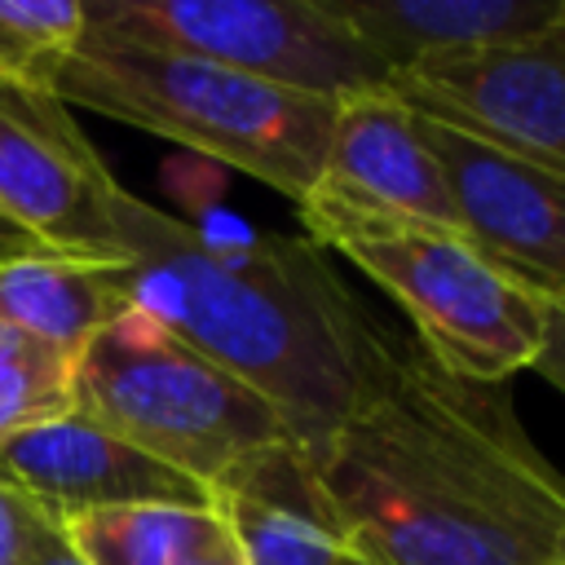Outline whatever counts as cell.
I'll return each mask as SVG.
<instances>
[{
  "label": "cell",
  "mask_w": 565,
  "mask_h": 565,
  "mask_svg": "<svg viewBox=\"0 0 565 565\" xmlns=\"http://www.w3.org/2000/svg\"><path fill=\"white\" fill-rule=\"evenodd\" d=\"M296 212L305 238L388 291L441 371L477 384H508L530 371L543 340V296L508 278L463 230L322 199H305Z\"/></svg>",
  "instance_id": "cell-4"
},
{
  "label": "cell",
  "mask_w": 565,
  "mask_h": 565,
  "mask_svg": "<svg viewBox=\"0 0 565 565\" xmlns=\"http://www.w3.org/2000/svg\"><path fill=\"white\" fill-rule=\"evenodd\" d=\"M71 411L203 490L247 455L291 441L256 388L132 305L71 362Z\"/></svg>",
  "instance_id": "cell-5"
},
{
  "label": "cell",
  "mask_w": 565,
  "mask_h": 565,
  "mask_svg": "<svg viewBox=\"0 0 565 565\" xmlns=\"http://www.w3.org/2000/svg\"><path fill=\"white\" fill-rule=\"evenodd\" d=\"M49 516L35 508L31 494H22L4 472H0V565H22L31 534L44 525Z\"/></svg>",
  "instance_id": "cell-18"
},
{
  "label": "cell",
  "mask_w": 565,
  "mask_h": 565,
  "mask_svg": "<svg viewBox=\"0 0 565 565\" xmlns=\"http://www.w3.org/2000/svg\"><path fill=\"white\" fill-rule=\"evenodd\" d=\"M22 256H44V247L31 234H22L13 221L0 216V265L4 260H22Z\"/></svg>",
  "instance_id": "cell-22"
},
{
  "label": "cell",
  "mask_w": 565,
  "mask_h": 565,
  "mask_svg": "<svg viewBox=\"0 0 565 565\" xmlns=\"http://www.w3.org/2000/svg\"><path fill=\"white\" fill-rule=\"evenodd\" d=\"M22 565H88V561L71 547V539L62 534V525L49 516V521L31 534V547H26Z\"/></svg>",
  "instance_id": "cell-21"
},
{
  "label": "cell",
  "mask_w": 565,
  "mask_h": 565,
  "mask_svg": "<svg viewBox=\"0 0 565 565\" xmlns=\"http://www.w3.org/2000/svg\"><path fill=\"white\" fill-rule=\"evenodd\" d=\"M84 26L327 102L393 84L327 0H84Z\"/></svg>",
  "instance_id": "cell-6"
},
{
  "label": "cell",
  "mask_w": 565,
  "mask_h": 565,
  "mask_svg": "<svg viewBox=\"0 0 565 565\" xmlns=\"http://www.w3.org/2000/svg\"><path fill=\"white\" fill-rule=\"evenodd\" d=\"M62 415H71V358L0 318V446Z\"/></svg>",
  "instance_id": "cell-16"
},
{
  "label": "cell",
  "mask_w": 565,
  "mask_h": 565,
  "mask_svg": "<svg viewBox=\"0 0 565 565\" xmlns=\"http://www.w3.org/2000/svg\"><path fill=\"white\" fill-rule=\"evenodd\" d=\"M415 115L565 177V13L525 44L419 62L393 75Z\"/></svg>",
  "instance_id": "cell-8"
},
{
  "label": "cell",
  "mask_w": 565,
  "mask_h": 565,
  "mask_svg": "<svg viewBox=\"0 0 565 565\" xmlns=\"http://www.w3.org/2000/svg\"><path fill=\"white\" fill-rule=\"evenodd\" d=\"M459 230L521 287L565 300V177L424 119Z\"/></svg>",
  "instance_id": "cell-9"
},
{
  "label": "cell",
  "mask_w": 565,
  "mask_h": 565,
  "mask_svg": "<svg viewBox=\"0 0 565 565\" xmlns=\"http://www.w3.org/2000/svg\"><path fill=\"white\" fill-rule=\"evenodd\" d=\"M331 18L388 71L539 40L565 0H327Z\"/></svg>",
  "instance_id": "cell-13"
},
{
  "label": "cell",
  "mask_w": 565,
  "mask_h": 565,
  "mask_svg": "<svg viewBox=\"0 0 565 565\" xmlns=\"http://www.w3.org/2000/svg\"><path fill=\"white\" fill-rule=\"evenodd\" d=\"M84 35V0H0V71L49 88Z\"/></svg>",
  "instance_id": "cell-17"
},
{
  "label": "cell",
  "mask_w": 565,
  "mask_h": 565,
  "mask_svg": "<svg viewBox=\"0 0 565 565\" xmlns=\"http://www.w3.org/2000/svg\"><path fill=\"white\" fill-rule=\"evenodd\" d=\"M115 243L132 309L256 388L309 459L384 384L402 349L305 234H216L119 190Z\"/></svg>",
  "instance_id": "cell-2"
},
{
  "label": "cell",
  "mask_w": 565,
  "mask_h": 565,
  "mask_svg": "<svg viewBox=\"0 0 565 565\" xmlns=\"http://www.w3.org/2000/svg\"><path fill=\"white\" fill-rule=\"evenodd\" d=\"M313 463L371 565H565V472L508 384L459 380L406 335Z\"/></svg>",
  "instance_id": "cell-1"
},
{
  "label": "cell",
  "mask_w": 565,
  "mask_h": 565,
  "mask_svg": "<svg viewBox=\"0 0 565 565\" xmlns=\"http://www.w3.org/2000/svg\"><path fill=\"white\" fill-rule=\"evenodd\" d=\"M119 190L71 106L0 71V216L53 256L119 260Z\"/></svg>",
  "instance_id": "cell-7"
},
{
  "label": "cell",
  "mask_w": 565,
  "mask_h": 565,
  "mask_svg": "<svg viewBox=\"0 0 565 565\" xmlns=\"http://www.w3.org/2000/svg\"><path fill=\"white\" fill-rule=\"evenodd\" d=\"M362 565H371V561H362Z\"/></svg>",
  "instance_id": "cell-23"
},
{
  "label": "cell",
  "mask_w": 565,
  "mask_h": 565,
  "mask_svg": "<svg viewBox=\"0 0 565 565\" xmlns=\"http://www.w3.org/2000/svg\"><path fill=\"white\" fill-rule=\"evenodd\" d=\"M128 305L132 300L124 260L44 252L0 265V318L71 362Z\"/></svg>",
  "instance_id": "cell-14"
},
{
  "label": "cell",
  "mask_w": 565,
  "mask_h": 565,
  "mask_svg": "<svg viewBox=\"0 0 565 565\" xmlns=\"http://www.w3.org/2000/svg\"><path fill=\"white\" fill-rule=\"evenodd\" d=\"M0 472L53 521L124 503L212 508V494L199 481L141 455L75 411L9 437L0 446Z\"/></svg>",
  "instance_id": "cell-11"
},
{
  "label": "cell",
  "mask_w": 565,
  "mask_h": 565,
  "mask_svg": "<svg viewBox=\"0 0 565 565\" xmlns=\"http://www.w3.org/2000/svg\"><path fill=\"white\" fill-rule=\"evenodd\" d=\"M53 93L66 106H88L177 141L212 163H225L296 207L313 190L335 119V102L238 75L230 66L132 44L84 26L75 53L57 71Z\"/></svg>",
  "instance_id": "cell-3"
},
{
  "label": "cell",
  "mask_w": 565,
  "mask_h": 565,
  "mask_svg": "<svg viewBox=\"0 0 565 565\" xmlns=\"http://www.w3.org/2000/svg\"><path fill=\"white\" fill-rule=\"evenodd\" d=\"M212 512L247 565H362L340 525L318 463L296 441H274L234 463L212 490Z\"/></svg>",
  "instance_id": "cell-12"
},
{
  "label": "cell",
  "mask_w": 565,
  "mask_h": 565,
  "mask_svg": "<svg viewBox=\"0 0 565 565\" xmlns=\"http://www.w3.org/2000/svg\"><path fill=\"white\" fill-rule=\"evenodd\" d=\"M207 516L212 508L124 503L75 512L57 525L88 565H181Z\"/></svg>",
  "instance_id": "cell-15"
},
{
  "label": "cell",
  "mask_w": 565,
  "mask_h": 565,
  "mask_svg": "<svg viewBox=\"0 0 565 565\" xmlns=\"http://www.w3.org/2000/svg\"><path fill=\"white\" fill-rule=\"evenodd\" d=\"M181 565H247V561H243V552L234 547V539H230V530L221 525V516L212 512L207 525L199 530V539L190 543V552L181 556Z\"/></svg>",
  "instance_id": "cell-20"
},
{
  "label": "cell",
  "mask_w": 565,
  "mask_h": 565,
  "mask_svg": "<svg viewBox=\"0 0 565 565\" xmlns=\"http://www.w3.org/2000/svg\"><path fill=\"white\" fill-rule=\"evenodd\" d=\"M530 371L565 393V300H543V340Z\"/></svg>",
  "instance_id": "cell-19"
},
{
  "label": "cell",
  "mask_w": 565,
  "mask_h": 565,
  "mask_svg": "<svg viewBox=\"0 0 565 565\" xmlns=\"http://www.w3.org/2000/svg\"><path fill=\"white\" fill-rule=\"evenodd\" d=\"M305 199L353 212L455 225V203L419 115L388 88L335 102L322 172Z\"/></svg>",
  "instance_id": "cell-10"
}]
</instances>
